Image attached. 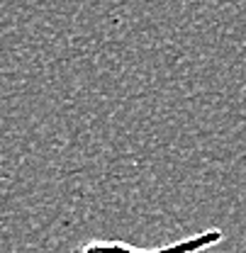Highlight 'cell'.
<instances>
[{"label": "cell", "mask_w": 246, "mask_h": 253, "mask_svg": "<svg viewBox=\"0 0 246 253\" xmlns=\"http://www.w3.org/2000/svg\"><path fill=\"white\" fill-rule=\"evenodd\" d=\"M224 241V231L219 226L197 231L188 239L166 244V246H156V249H139L132 246L127 241H107V239H91L86 244H81L73 253H202L207 249H212L217 244Z\"/></svg>", "instance_id": "1"}]
</instances>
